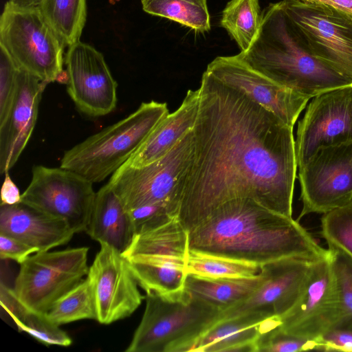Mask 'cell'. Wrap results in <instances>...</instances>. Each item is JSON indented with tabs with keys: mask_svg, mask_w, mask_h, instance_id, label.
<instances>
[{
	"mask_svg": "<svg viewBox=\"0 0 352 352\" xmlns=\"http://www.w3.org/2000/svg\"><path fill=\"white\" fill-rule=\"evenodd\" d=\"M221 310L185 290L177 297L150 294L126 352L190 351L197 340L219 320Z\"/></svg>",
	"mask_w": 352,
	"mask_h": 352,
	"instance_id": "obj_5",
	"label": "cell"
},
{
	"mask_svg": "<svg viewBox=\"0 0 352 352\" xmlns=\"http://www.w3.org/2000/svg\"><path fill=\"white\" fill-rule=\"evenodd\" d=\"M143 10L166 18L196 32L210 30V19L206 0H141Z\"/></svg>",
	"mask_w": 352,
	"mask_h": 352,
	"instance_id": "obj_27",
	"label": "cell"
},
{
	"mask_svg": "<svg viewBox=\"0 0 352 352\" xmlns=\"http://www.w3.org/2000/svg\"><path fill=\"white\" fill-rule=\"evenodd\" d=\"M87 276L94 287L96 320L100 324H109L130 316L144 299L129 261L106 243H100Z\"/></svg>",
	"mask_w": 352,
	"mask_h": 352,
	"instance_id": "obj_16",
	"label": "cell"
},
{
	"mask_svg": "<svg viewBox=\"0 0 352 352\" xmlns=\"http://www.w3.org/2000/svg\"><path fill=\"white\" fill-rule=\"evenodd\" d=\"M93 184L61 167L36 165L21 202L63 219L74 233L86 232L96 194Z\"/></svg>",
	"mask_w": 352,
	"mask_h": 352,
	"instance_id": "obj_11",
	"label": "cell"
},
{
	"mask_svg": "<svg viewBox=\"0 0 352 352\" xmlns=\"http://www.w3.org/2000/svg\"><path fill=\"white\" fill-rule=\"evenodd\" d=\"M238 56L254 69L309 98L352 85L351 78L309 52L280 1L263 10L256 38Z\"/></svg>",
	"mask_w": 352,
	"mask_h": 352,
	"instance_id": "obj_3",
	"label": "cell"
},
{
	"mask_svg": "<svg viewBox=\"0 0 352 352\" xmlns=\"http://www.w3.org/2000/svg\"><path fill=\"white\" fill-rule=\"evenodd\" d=\"M178 217L188 232L222 204L249 198L292 217L293 127L207 72Z\"/></svg>",
	"mask_w": 352,
	"mask_h": 352,
	"instance_id": "obj_1",
	"label": "cell"
},
{
	"mask_svg": "<svg viewBox=\"0 0 352 352\" xmlns=\"http://www.w3.org/2000/svg\"><path fill=\"white\" fill-rule=\"evenodd\" d=\"M321 234L329 248L352 258V200L321 218Z\"/></svg>",
	"mask_w": 352,
	"mask_h": 352,
	"instance_id": "obj_31",
	"label": "cell"
},
{
	"mask_svg": "<svg viewBox=\"0 0 352 352\" xmlns=\"http://www.w3.org/2000/svg\"><path fill=\"white\" fill-rule=\"evenodd\" d=\"M19 69L7 52L0 47V125L6 120L12 105Z\"/></svg>",
	"mask_w": 352,
	"mask_h": 352,
	"instance_id": "obj_35",
	"label": "cell"
},
{
	"mask_svg": "<svg viewBox=\"0 0 352 352\" xmlns=\"http://www.w3.org/2000/svg\"><path fill=\"white\" fill-rule=\"evenodd\" d=\"M316 340L289 334L278 326L261 333L256 342V352H297L316 349Z\"/></svg>",
	"mask_w": 352,
	"mask_h": 352,
	"instance_id": "obj_33",
	"label": "cell"
},
{
	"mask_svg": "<svg viewBox=\"0 0 352 352\" xmlns=\"http://www.w3.org/2000/svg\"><path fill=\"white\" fill-rule=\"evenodd\" d=\"M168 113L166 102H142L124 119L66 151L60 167L73 171L93 184L100 182L130 158Z\"/></svg>",
	"mask_w": 352,
	"mask_h": 352,
	"instance_id": "obj_4",
	"label": "cell"
},
{
	"mask_svg": "<svg viewBox=\"0 0 352 352\" xmlns=\"http://www.w3.org/2000/svg\"><path fill=\"white\" fill-rule=\"evenodd\" d=\"M316 260L291 257L262 265L260 286L245 300L221 311L219 320L254 311L280 318L300 298Z\"/></svg>",
	"mask_w": 352,
	"mask_h": 352,
	"instance_id": "obj_17",
	"label": "cell"
},
{
	"mask_svg": "<svg viewBox=\"0 0 352 352\" xmlns=\"http://www.w3.org/2000/svg\"><path fill=\"white\" fill-rule=\"evenodd\" d=\"M279 324V318L259 311L221 320L206 331L190 351L256 352L260 335Z\"/></svg>",
	"mask_w": 352,
	"mask_h": 352,
	"instance_id": "obj_21",
	"label": "cell"
},
{
	"mask_svg": "<svg viewBox=\"0 0 352 352\" xmlns=\"http://www.w3.org/2000/svg\"><path fill=\"white\" fill-rule=\"evenodd\" d=\"M0 234L45 252L67 243L75 233L63 219L20 202L1 204Z\"/></svg>",
	"mask_w": 352,
	"mask_h": 352,
	"instance_id": "obj_20",
	"label": "cell"
},
{
	"mask_svg": "<svg viewBox=\"0 0 352 352\" xmlns=\"http://www.w3.org/2000/svg\"><path fill=\"white\" fill-rule=\"evenodd\" d=\"M1 205H14L21 201V195L8 172L5 173V178L1 190Z\"/></svg>",
	"mask_w": 352,
	"mask_h": 352,
	"instance_id": "obj_38",
	"label": "cell"
},
{
	"mask_svg": "<svg viewBox=\"0 0 352 352\" xmlns=\"http://www.w3.org/2000/svg\"><path fill=\"white\" fill-rule=\"evenodd\" d=\"M188 233L190 250L260 266L285 258L329 254L298 221L249 198L222 204Z\"/></svg>",
	"mask_w": 352,
	"mask_h": 352,
	"instance_id": "obj_2",
	"label": "cell"
},
{
	"mask_svg": "<svg viewBox=\"0 0 352 352\" xmlns=\"http://www.w3.org/2000/svg\"><path fill=\"white\" fill-rule=\"evenodd\" d=\"M340 305V320L336 328L352 329V258L329 248Z\"/></svg>",
	"mask_w": 352,
	"mask_h": 352,
	"instance_id": "obj_32",
	"label": "cell"
},
{
	"mask_svg": "<svg viewBox=\"0 0 352 352\" xmlns=\"http://www.w3.org/2000/svg\"><path fill=\"white\" fill-rule=\"evenodd\" d=\"M65 46L38 8L6 3L0 17V47L21 69L47 84L60 82Z\"/></svg>",
	"mask_w": 352,
	"mask_h": 352,
	"instance_id": "obj_7",
	"label": "cell"
},
{
	"mask_svg": "<svg viewBox=\"0 0 352 352\" xmlns=\"http://www.w3.org/2000/svg\"><path fill=\"white\" fill-rule=\"evenodd\" d=\"M206 72L241 91L292 127L310 99L254 69L238 54L215 58Z\"/></svg>",
	"mask_w": 352,
	"mask_h": 352,
	"instance_id": "obj_18",
	"label": "cell"
},
{
	"mask_svg": "<svg viewBox=\"0 0 352 352\" xmlns=\"http://www.w3.org/2000/svg\"><path fill=\"white\" fill-rule=\"evenodd\" d=\"M38 252V249L14 237L0 234V258L1 260H13L21 265L31 255Z\"/></svg>",
	"mask_w": 352,
	"mask_h": 352,
	"instance_id": "obj_37",
	"label": "cell"
},
{
	"mask_svg": "<svg viewBox=\"0 0 352 352\" xmlns=\"http://www.w3.org/2000/svg\"><path fill=\"white\" fill-rule=\"evenodd\" d=\"M298 168L302 208L297 221L352 200V141L321 146Z\"/></svg>",
	"mask_w": 352,
	"mask_h": 352,
	"instance_id": "obj_12",
	"label": "cell"
},
{
	"mask_svg": "<svg viewBox=\"0 0 352 352\" xmlns=\"http://www.w3.org/2000/svg\"><path fill=\"white\" fill-rule=\"evenodd\" d=\"M317 350L352 352V329L333 328L316 339Z\"/></svg>",
	"mask_w": 352,
	"mask_h": 352,
	"instance_id": "obj_36",
	"label": "cell"
},
{
	"mask_svg": "<svg viewBox=\"0 0 352 352\" xmlns=\"http://www.w3.org/2000/svg\"><path fill=\"white\" fill-rule=\"evenodd\" d=\"M352 141V85L313 98L298 121L295 140L297 166L321 147Z\"/></svg>",
	"mask_w": 352,
	"mask_h": 352,
	"instance_id": "obj_14",
	"label": "cell"
},
{
	"mask_svg": "<svg viewBox=\"0 0 352 352\" xmlns=\"http://www.w3.org/2000/svg\"><path fill=\"white\" fill-rule=\"evenodd\" d=\"M280 3L309 52L352 80V13L300 0Z\"/></svg>",
	"mask_w": 352,
	"mask_h": 352,
	"instance_id": "obj_10",
	"label": "cell"
},
{
	"mask_svg": "<svg viewBox=\"0 0 352 352\" xmlns=\"http://www.w3.org/2000/svg\"><path fill=\"white\" fill-rule=\"evenodd\" d=\"M58 325L84 320H97L94 287L87 276L76 287L59 298L47 313Z\"/></svg>",
	"mask_w": 352,
	"mask_h": 352,
	"instance_id": "obj_29",
	"label": "cell"
},
{
	"mask_svg": "<svg viewBox=\"0 0 352 352\" xmlns=\"http://www.w3.org/2000/svg\"><path fill=\"white\" fill-rule=\"evenodd\" d=\"M19 331H23L46 345L68 346L72 343L68 334L53 322L47 314L26 309L21 303L10 316Z\"/></svg>",
	"mask_w": 352,
	"mask_h": 352,
	"instance_id": "obj_30",
	"label": "cell"
},
{
	"mask_svg": "<svg viewBox=\"0 0 352 352\" xmlns=\"http://www.w3.org/2000/svg\"><path fill=\"white\" fill-rule=\"evenodd\" d=\"M65 63L67 91L80 112L100 117L115 109L118 84L101 52L78 41L68 47Z\"/></svg>",
	"mask_w": 352,
	"mask_h": 352,
	"instance_id": "obj_15",
	"label": "cell"
},
{
	"mask_svg": "<svg viewBox=\"0 0 352 352\" xmlns=\"http://www.w3.org/2000/svg\"><path fill=\"white\" fill-rule=\"evenodd\" d=\"M47 83L23 69L17 76L14 101L0 125V173L14 166L34 131L42 94Z\"/></svg>",
	"mask_w": 352,
	"mask_h": 352,
	"instance_id": "obj_19",
	"label": "cell"
},
{
	"mask_svg": "<svg viewBox=\"0 0 352 352\" xmlns=\"http://www.w3.org/2000/svg\"><path fill=\"white\" fill-rule=\"evenodd\" d=\"M128 211L135 234H138L156 228L178 216L179 208L169 202H157Z\"/></svg>",
	"mask_w": 352,
	"mask_h": 352,
	"instance_id": "obj_34",
	"label": "cell"
},
{
	"mask_svg": "<svg viewBox=\"0 0 352 352\" xmlns=\"http://www.w3.org/2000/svg\"><path fill=\"white\" fill-rule=\"evenodd\" d=\"M262 20L258 0H231L222 12L220 23L244 52L256 38Z\"/></svg>",
	"mask_w": 352,
	"mask_h": 352,
	"instance_id": "obj_25",
	"label": "cell"
},
{
	"mask_svg": "<svg viewBox=\"0 0 352 352\" xmlns=\"http://www.w3.org/2000/svg\"><path fill=\"white\" fill-rule=\"evenodd\" d=\"M188 233L175 216L135 234L122 255L146 294L176 297L185 292Z\"/></svg>",
	"mask_w": 352,
	"mask_h": 352,
	"instance_id": "obj_6",
	"label": "cell"
},
{
	"mask_svg": "<svg viewBox=\"0 0 352 352\" xmlns=\"http://www.w3.org/2000/svg\"><path fill=\"white\" fill-rule=\"evenodd\" d=\"M86 232L100 244L106 243L122 254L135 235L129 211L108 184L96 192Z\"/></svg>",
	"mask_w": 352,
	"mask_h": 352,
	"instance_id": "obj_23",
	"label": "cell"
},
{
	"mask_svg": "<svg viewBox=\"0 0 352 352\" xmlns=\"http://www.w3.org/2000/svg\"><path fill=\"white\" fill-rule=\"evenodd\" d=\"M200 100L199 88L189 89L179 106L166 115L153 129L140 146L124 163L142 167L166 155L195 124Z\"/></svg>",
	"mask_w": 352,
	"mask_h": 352,
	"instance_id": "obj_22",
	"label": "cell"
},
{
	"mask_svg": "<svg viewBox=\"0 0 352 352\" xmlns=\"http://www.w3.org/2000/svg\"><path fill=\"white\" fill-rule=\"evenodd\" d=\"M263 279L261 271L256 276L244 278H212L188 274L184 288L223 311L248 298Z\"/></svg>",
	"mask_w": 352,
	"mask_h": 352,
	"instance_id": "obj_24",
	"label": "cell"
},
{
	"mask_svg": "<svg viewBox=\"0 0 352 352\" xmlns=\"http://www.w3.org/2000/svg\"><path fill=\"white\" fill-rule=\"evenodd\" d=\"M12 4L21 8H38L43 0H9Z\"/></svg>",
	"mask_w": 352,
	"mask_h": 352,
	"instance_id": "obj_40",
	"label": "cell"
},
{
	"mask_svg": "<svg viewBox=\"0 0 352 352\" xmlns=\"http://www.w3.org/2000/svg\"><path fill=\"white\" fill-rule=\"evenodd\" d=\"M305 2L320 3L352 13V0H300Z\"/></svg>",
	"mask_w": 352,
	"mask_h": 352,
	"instance_id": "obj_39",
	"label": "cell"
},
{
	"mask_svg": "<svg viewBox=\"0 0 352 352\" xmlns=\"http://www.w3.org/2000/svg\"><path fill=\"white\" fill-rule=\"evenodd\" d=\"M38 8L66 46L80 41L87 20L86 0H43Z\"/></svg>",
	"mask_w": 352,
	"mask_h": 352,
	"instance_id": "obj_26",
	"label": "cell"
},
{
	"mask_svg": "<svg viewBox=\"0 0 352 352\" xmlns=\"http://www.w3.org/2000/svg\"><path fill=\"white\" fill-rule=\"evenodd\" d=\"M279 320L278 327L283 331L312 340L338 327L339 298L330 250L327 256L314 262L302 294Z\"/></svg>",
	"mask_w": 352,
	"mask_h": 352,
	"instance_id": "obj_13",
	"label": "cell"
},
{
	"mask_svg": "<svg viewBox=\"0 0 352 352\" xmlns=\"http://www.w3.org/2000/svg\"><path fill=\"white\" fill-rule=\"evenodd\" d=\"M89 248L38 252L21 264L14 293L28 309L47 314L54 304L87 275Z\"/></svg>",
	"mask_w": 352,
	"mask_h": 352,
	"instance_id": "obj_9",
	"label": "cell"
},
{
	"mask_svg": "<svg viewBox=\"0 0 352 352\" xmlns=\"http://www.w3.org/2000/svg\"><path fill=\"white\" fill-rule=\"evenodd\" d=\"M261 266L253 263L211 254L188 248L186 259V274L202 277L244 278L258 275Z\"/></svg>",
	"mask_w": 352,
	"mask_h": 352,
	"instance_id": "obj_28",
	"label": "cell"
},
{
	"mask_svg": "<svg viewBox=\"0 0 352 352\" xmlns=\"http://www.w3.org/2000/svg\"><path fill=\"white\" fill-rule=\"evenodd\" d=\"M192 147V129L162 158L139 168L124 164L107 184L126 210L157 202L171 203L179 210Z\"/></svg>",
	"mask_w": 352,
	"mask_h": 352,
	"instance_id": "obj_8",
	"label": "cell"
}]
</instances>
